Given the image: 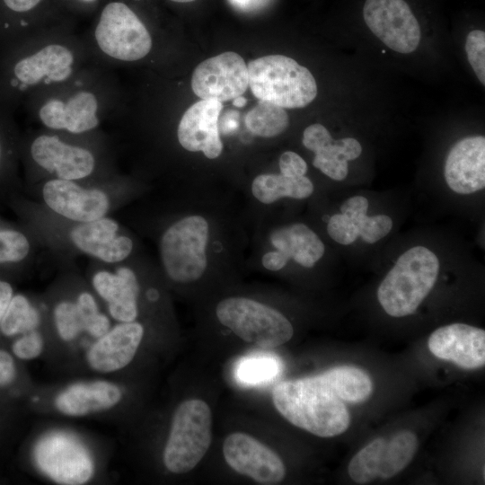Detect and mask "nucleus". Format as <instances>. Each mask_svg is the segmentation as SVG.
Here are the masks:
<instances>
[{"mask_svg":"<svg viewBox=\"0 0 485 485\" xmlns=\"http://www.w3.org/2000/svg\"><path fill=\"white\" fill-rule=\"evenodd\" d=\"M249 86L253 95L284 109L303 108L317 95L312 73L295 59L268 55L249 62Z\"/></svg>","mask_w":485,"mask_h":485,"instance_id":"nucleus-3","label":"nucleus"},{"mask_svg":"<svg viewBox=\"0 0 485 485\" xmlns=\"http://www.w3.org/2000/svg\"><path fill=\"white\" fill-rule=\"evenodd\" d=\"M170 1L177 2V3H189V2L195 1V0H170Z\"/></svg>","mask_w":485,"mask_h":485,"instance_id":"nucleus-47","label":"nucleus"},{"mask_svg":"<svg viewBox=\"0 0 485 485\" xmlns=\"http://www.w3.org/2000/svg\"><path fill=\"white\" fill-rule=\"evenodd\" d=\"M286 110L277 104L260 100L246 114L245 125L254 135L273 137L284 132L288 127Z\"/></svg>","mask_w":485,"mask_h":485,"instance_id":"nucleus-28","label":"nucleus"},{"mask_svg":"<svg viewBox=\"0 0 485 485\" xmlns=\"http://www.w3.org/2000/svg\"><path fill=\"white\" fill-rule=\"evenodd\" d=\"M30 251L27 237L15 230L0 231V263L19 262Z\"/></svg>","mask_w":485,"mask_h":485,"instance_id":"nucleus-33","label":"nucleus"},{"mask_svg":"<svg viewBox=\"0 0 485 485\" xmlns=\"http://www.w3.org/2000/svg\"><path fill=\"white\" fill-rule=\"evenodd\" d=\"M368 200L363 196H354L345 200L340 206L342 214L347 215L354 223L366 215Z\"/></svg>","mask_w":485,"mask_h":485,"instance_id":"nucleus-39","label":"nucleus"},{"mask_svg":"<svg viewBox=\"0 0 485 485\" xmlns=\"http://www.w3.org/2000/svg\"><path fill=\"white\" fill-rule=\"evenodd\" d=\"M228 465L260 484H277L286 475L280 457L267 445L245 433L229 435L223 444Z\"/></svg>","mask_w":485,"mask_h":485,"instance_id":"nucleus-11","label":"nucleus"},{"mask_svg":"<svg viewBox=\"0 0 485 485\" xmlns=\"http://www.w3.org/2000/svg\"><path fill=\"white\" fill-rule=\"evenodd\" d=\"M144 336L137 322H119L96 339L86 353L89 366L100 373H113L126 367L135 357Z\"/></svg>","mask_w":485,"mask_h":485,"instance_id":"nucleus-15","label":"nucleus"},{"mask_svg":"<svg viewBox=\"0 0 485 485\" xmlns=\"http://www.w3.org/2000/svg\"><path fill=\"white\" fill-rule=\"evenodd\" d=\"M135 1H141V0H135Z\"/></svg>","mask_w":485,"mask_h":485,"instance_id":"nucleus-49","label":"nucleus"},{"mask_svg":"<svg viewBox=\"0 0 485 485\" xmlns=\"http://www.w3.org/2000/svg\"><path fill=\"white\" fill-rule=\"evenodd\" d=\"M429 351L437 358L463 369L485 364V331L465 323H452L434 331L428 338Z\"/></svg>","mask_w":485,"mask_h":485,"instance_id":"nucleus-13","label":"nucleus"},{"mask_svg":"<svg viewBox=\"0 0 485 485\" xmlns=\"http://www.w3.org/2000/svg\"><path fill=\"white\" fill-rule=\"evenodd\" d=\"M246 102H247V99H245L242 95L233 99V104L238 108H242L245 106Z\"/></svg>","mask_w":485,"mask_h":485,"instance_id":"nucleus-45","label":"nucleus"},{"mask_svg":"<svg viewBox=\"0 0 485 485\" xmlns=\"http://www.w3.org/2000/svg\"><path fill=\"white\" fill-rule=\"evenodd\" d=\"M272 401L287 421L321 437L339 436L350 425L347 407L322 374L279 383Z\"/></svg>","mask_w":485,"mask_h":485,"instance_id":"nucleus-1","label":"nucleus"},{"mask_svg":"<svg viewBox=\"0 0 485 485\" xmlns=\"http://www.w3.org/2000/svg\"><path fill=\"white\" fill-rule=\"evenodd\" d=\"M87 1H90V0H87Z\"/></svg>","mask_w":485,"mask_h":485,"instance_id":"nucleus-50","label":"nucleus"},{"mask_svg":"<svg viewBox=\"0 0 485 485\" xmlns=\"http://www.w3.org/2000/svg\"><path fill=\"white\" fill-rule=\"evenodd\" d=\"M4 2L12 11L24 13L35 8L41 0H4Z\"/></svg>","mask_w":485,"mask_h":485,"instance_id":"nucleus-43","label":"nucleus"},{"mask_svg":"<svg viewBox=\"0 0 485 485\" xmlns=\"http://www.w3.org/2000/svg\"><path fill=\"white\" fill-rule=\"evenodd\" d=\"M324 380L333 392L342 401L360 403L366 401L373 392V383L364 370L341 366L322 373Z\"/></svg>","mask_w":485,"mask_h":485,"instance_id":"nucleus-26","label":"nucleus"},{"mask_svg":"<svg viewBox=\"0 0 485 485\" xmlns=\"http://www.w3.org/2000/svg\"><path fill=\"white\" fill-rule=\"evenodd\" d=\"M44 348L42 335L37 331L23 333L13 344V352L22 360H32L39 357Z\"/></svg>","mask_w":485,"mask_h":485,"instance_id":"nucleus-37","label":"nucleus"},{"mask_svg":"<svg viewBox=\"0 0 485 485\" xmlns=\"http://www.w3.org/2000/svg\"><path fill=\"white\" fill-rule=\"evenodd\" d=\"M358 235L367 243H374L385 237L392 230V220L386 215H365L356 223Z\"/></svg>","mask_w":485,"mask_h":485,"instance_id":"nucleus-34","label":"nucleus"},{"mask_svg":"<svg viewBox=\"0 0 485 485\" xmlns=\"http://www.w3.org/2000/svg\"><path fill=\"white\" fill-rule=\"evenodd\" d=\"M31 154L37 164L62 180L84 179L95 167V159L89 150L66 144L57 136L38 137L31 144Z\"/></svg>","mask_w":485,"mask_h":485,"instance_id":"nucleus-16","label":"nucleus"},{"mask_svg":"<svg viewBox=\"0 0 485 485\" xmlns=\"http://www.w3.org/2000/svg\"><path fill=\"white\" fill-rule=\"evenodd\" d=\"M303 145L314 153L313 166L334 181L347 177L348 162L357 158L362 152L357 139L345 137L334 140L328 129L319 123L304 129Z\"/></svg>","mask_w":485,"mask_h":485,"instance_id":"nucleus-19","label":"nucleus"},{"mask_svg":"<svg viewBox=\"0 0 485 485\" xmlns=\"http://www.w3.org/2000/svg\"><path fill=\"white\" fill-rule=\"evenodd\" d=\"M13 298V288L5 281L0 280V322Z\"/></svg>","mask_w":485,"mask_h":485,"instance_id":"nucleus-44","label":"nucleus"},{"mask_svg":"<svg viewBox=\"0 0 485 485\" xmlns=\"http://www.w3.org/2000/svg\"><path fill=\"white\" fill-rule=\"evenodd\" d=\"M208 224L201 216H189L172 224L163 234L160 253L168 277L178 283L199 279L207 268Z\"/></svg>","mask_w":485,"mask_h":485,"instance_id":"nucleus-6","label":"nucleus"},{"mask_svg":"<svg viewBox=\"0 0 485 485\" xmlns=\"http://www.w3.org/2000/svg\"><path fill=\"white\" fill-rule=\"evenodd\" d=\"M439 272L436 255L424 246L403 252L377 289V299L387 314L404 317L416 312L432 290Z\"/></svg>","mask_w":485,"mask_h":485,"instance_id":"nucleus-2","label":"nucleus"},{"mask_svg":"<svg viewBox=\"0 0 485 485\" xmlns=\"http://www.w3.org/2000/svg\"><path fill=\"white\" fill-rule=\"evenodd\" d=\"M223 104L214 100H201L182 115L177 130L181 146L190 152H203L208 159L217 158L223 151L218 118Z\"/></svg>","mask_w":485,"mask_h":485,"instance_id":"nucleus-14","label":"nucleus"},{"mask_svg":"<svg viewBox=\"0 0 485 485\" xmlns=\"http://www.w3.org/2000/svg\"><path fill=\"white\" fill-rule=\"evenodd\" d=\"M16 376L15 363L12 356L0 349V386L10 384Z\"/></svg>","mask_w":485,"mask_h":485,"instance_id":"nucleus-41","label":"nucleus"},{"mask_svg":"<svg viewBox=\"0 0 485 485\" xmlns=\"http://www.w3.org/2000/svg\"><path fill=\"white\" fill-rule=\"evenodd\" d=\"M269 240L277 251L304 268L313 267L325 251L319 236L301 223L275 229Z\"/></svg>","mask_w":485,"mask_h":485,"instance_id":"nucleus-24","label":"nucleus"},{"mask_svg":"<svg viewBox=\"0 0 485 485\" xmlns=\"http://www.w3.org/2000/svg\"><path fill=\"white\" fill-rule=\"evenodd\" d=\"M119 224L112 218L101 217L79 223L70 232V239L81 251L106 263H117L127 259L132 251L133 242L119 235Z\"/></svg>","mask_w":485,"mask_h":485,"instance_id":"nucleus-18","label":"nucleus"},{"mask_svg":"<svg viewBox=\"0 0 485 485\" xmlns=\"http://www.w3.org/2000/svg\"><path fill=\"white\" fill-rule=\"evenodd\" d=\"M278 363L271 357L253 356L242 358L236 366V377L243 384L256 385L272 379Z\"/></svg>","mask_w":485,"mask_h":485,"instance_id":"nucleus-31","label":"nucleus"},{"mask_svg":"<svg viewBox=\"0 0 485 485\" xmlns=\"http://www.w3.org/2000/svg\"><path fill=\"white\" fill-rule=\"evenodd\" d=\"M212 441V414L202 400L190 399L176 409L163 449V463L173 473L191 471Z\"/></svg>","mask_w":485,"mask_h":485,"instance_id":"nucleus-4","label":"nucleus"},{"mask_svg":"<svg viewBox=\"0 0 485 485\" xmlns=\"http://www.w3.org/2000/svg\"><path fill=\"white\" fill-rule=\"evenodd\" d=\"M253 0H233L234 4L240 6L249 5Z\"/></svg>","mask_w":485,"mask_h":485,"instance_id":"nucleus-46","label":"nucleus"},{"mask_svg":"<svg viewBox=\"0 0 485 485\" xmlns=\"http://www.w3.org/2000/svg\"><path fill=\"white\" fill-rule=\"evenodd\" d=\"M40 322L39 311L27 297L16 295L13 296L0 322V330L5 336H14L37 330Z\"/></svg>","mask_w":485,"mask_h":485,"instance_id":"nucleus-29","label":"nucleus"},{"mask_svg":"<svg viewBox=\"0 0 485 485\" xmlns=\"http://www.w3.org/2000/svg\"><path fill=\"white\" fill-rule=\"evenodd\" d=\"M42 196L52 211L78 223L103 217L110 208V199L104 191L83 188L75 181L49 180L43 186Z\"/></svg>","mask_w":485,"mask_h":485,"instance_id":"nucleus-12","label":"nucleus"},{"mask_svg":"<svg viewBox=\"0 0 485 485\" xmlns=\"http://www.w3.org/2000/svg\"><path fill=\"white\" fill-rule=\"evenodd\" d=\"M54 323L59 338L70 342L84 332V318L75 302L61 301L53 311Z\"/></svg>","mask_w":485,"mask_h":485,"instance_id":"nucleus-32","label":"nucleus"},{"mask_svg":"<svg viewBox=\"0 0 485 485\" xmlns=\"http://www.w3.org/2000/svg\"><path fill=\"white\" fill-rule=\"evenodd\" d=\"M249 86L248 68L237 53L227 51L202 61L191 77L193 93L220 102L242 95Z\"/></svg>","mask_w":485,"mask_h":485,"instance_id":"nucleus-10","label":"nucleus"},{"mask_svg":"<svg viewBox=\"0 0 485 485\" xmlns=\"http://www.w3.org/2000/svg\"><path fill=\"white\" fill-rule=\"evenodd\" d=\"M327 232L331 238L342 245L353 243L358 235L356 224L345 214H335L328 221Z\"/></svg>","mask_w":485,"mask_h":485,"instance_id":"nucleus-36","label":"nucleus"},{"mask_svg":"<svg viewBox=\"0 0 485 485\" xmlns=\"http://www.w3.org/2000/svg\"><path fill=\"white\" fill-rule=\"evenodd\" d=\"M0 159H1V147H0Z\"/></svg>","mask_w":485,"mask_h":485,"instance_id":"nucleus-48","label":"nucleus"},{"mask_svg":"<svg viewBox=\"0 0 485 485\" xmlns=\"http://www.w3.org/2000/svg\"><path fill=\"white\" fill-rule=\"evenodd\" d=\"M94 34L104 54L122 61L139 60L152 48L149 31L137 14L121 2H110L104 6Z\"/></svg>","mask_w":485,"mask_h":485,"instance_id":"nucleus-8","label":"nucleus"},{"mask_svg":"<svg viewBox=\"0 0 485 485\" xmlns=\"http://www.w3.org/2000/svg\"><path fill=\"white\" fill-rule=\"evenodd\" d=\"M122 399L120 388L113 383L96 380L74 383L55 398V407L63 415L84 417L115 407Z\"/></svg>","mask_w":485,"mask_h":485,"instance_id":"nucleus-21","label":"nucleus"},{"mask_svg":"<svg viewBox=\"0 0 485 485\" xmlns=\"http://www.w3.org/2000/svg\"><path fill=\"white\" fill-rule=\"evenodd\" d=\"M32 456L40 472L58 484L82 485L94 474L92 454L79 438L66 431H51L40 436Z\"/></svg>","mask_w":485,"mask_h":485,"instance_id":"nucleus-7","label":"nucleus"},{"mask_svg":"<svg viewBox=\"0 0 485 485\" xmlns=\"http://www.w3.org/2000/svg\"><path fill=\"white\" fill-rule=\"evenodd\" d=\"M363 17L370 31L391 49L408 54L417 48L420 28L404 0H366Z\"/></svg>","mask_w":485,"mask_h":485,"instance_id":"nucleus-9","label":"nucleus"},{"mask_svg":"<svg viewBox=\"0 0 485 485\" xmlns=\"http://www.w3.org/2000/svg\"><path fill=\"white\" fill-rule=\"evenodd\" d=\"M111 328L110 321L107 315L99 312L87 322L84 332L98 339Z\"/></svg>","mask_w":485,"mask_h":485,"instance_id":"nucleus-40","label":"nucleus"},{"mask_svg":"<svg viewBox=\"0 0 485 485\" xmlns=\"http://www.w3.org/2000/svg\"><path fill=\"white\" fill-rule=\"evenodd\" d=\"M313 184L305 176L288 177L283 174H260L252 181L251 192L256 199L271 204L281 198L303 199L313 192Z\"/></svg>","mask_w":485,"mask_h":485,"instance_id":"nucleus-25","label":"nucleus"},{"mask_svg":"<svg viewBox=\"0 0 485 485\" xmlns=\"http://www.w3.org/2000/svg\"><path fill=\"white\" fill-rule=\"evenodd\" d=\"M280 173L288 177L304 176L307 172V163L296 153L292 151L284 152L278 162Z\"/></svg>","mask_w":485,"mask_h":485,"instance_id":"nucleus-38","label":"nucleus"},{"mask_svg":"<svg viewBox=\"0 0 485 485\" xmlns=\"http://www.w3.org/2000/svg\"><path fill=\"white\" fill-rule=\"evenodd\" d=\"M418 449V438L411 431L396 434L384 451L379 477L389 479L401 472L412 460Z\"/></svg>","mask_w":485,"mask_h":485,"instance_id":"nucleus-27","label":"nucleus"},{"mask_svg":"<svg viewBox=\"0 0 485 485\" xmlns=\"http://www.w3.org/2000/svg\"><path fill=\"white\" fill-rule=\"evenodd\" d=\"M216 314L221 324L242 340L262 348L287 342L294 329L278 310L246 297H228L218 303Z\"/></svg>","mask_w":485,"mask_h":485,"instance_id":"nucleus-5","label":"nucleus"},{"mask_svg":"<svg viewBox=\"0 0 485 485\" xmlns=\"http://www.w3.org/2000/svg\"><path fill=\"white\" fill-rule=\"evenodd\" d=\"M98 101L90 92H79L66 102L48 101L39 111L41 122L52 129H66L80 134L95 128L98 124Z\"/></svg>","mask_w":485,"mask_h":485,"instance_id":"nucleus-22","label":"nucleus"},{"mask_svg":"<svg viewBox=\"0 0 485 485\" xmlns=\"http://www.w3.org/2000/svg\"><path fill=\"white\" fill-rule=\"evenodd\" d=\"M465 50L468 61L480 82L485 84V32L472 31L466 39Z\"/></svg>","mask_w":485,"mask_h":485,"instance_id":"nucleus-35","label":"nucleus"},{"mask_svg":"<svg viewBox=\"0 0 485 485\" xmlns=\"http://www.w3.org/2000/svg\"><path fill=\"white\" fill-rule=\"evenodd\" d=\"M386 443L384 438H375L354 455L349 462L348 472L356 483L366 484L379 477L380 463Z\"/></svg>","mask_w":485,"mask_h":485,"instance_id":"nucleus-30","label":"nucleus"},{"mask_svg":"<svg viewBox=\"0 0 485 485\" xmlns=\"http://www.w3.org/2000/svg\"><path fill=\"white\" fill-rule=\"evenodd\" d=\"M448 187L458 194H472L485 187V137L459 140L449 151L444 169Z\"/></svg>","mask_w":485,"mask_h":485,"instance_id":"nucleus-17","label":"nucleus"},{"mask_svg":"<svg viewBox=\"0 0 485 485\" xmlns=\"http://www.w3.org/2000/svg\"><path fill=\"white\" fill-rule=\"evenodd\" d=\"M288 258L278 251H269L262 257V265L269 270L278 271L287 263Z\"/></svg>","mask_w":485,"mask_h":485,"instance_id":"nucleus-42","label":"nucleus"},{"mask_svg":"<svg viewBox=\"0 0 485 485\" xmlns=\"http://www.w3.org/2000/svg\"><path fill=\"white\" fill-rule=\"evenodd\" d=\"M74 63L73 53L65 46L50 44L16 63L14 75L25 85L37 84L43 78L61 82L69 77Z\"/></svg>","mask_w":485,"mask_h":485,"instance_id":"nucleus-23","label":"nucleus"},{"mask_svg":"<svg viewBox=\"0 0 485 485\" xmlns=\"http://www.w3.org/2000/svg\"><path fill=\"white\" fill-rule=\"evenodd\" d=\"M92 284L98 295L107 303L109 313L114 320L119 322L136 320L139 284L132 269L119 267L115 273L98 271L93 275Z\"/></svg>","mask_w":485,"mask_h":485,"instance_id":"nucleus-20","label":"nucleus"}]
</instances>
